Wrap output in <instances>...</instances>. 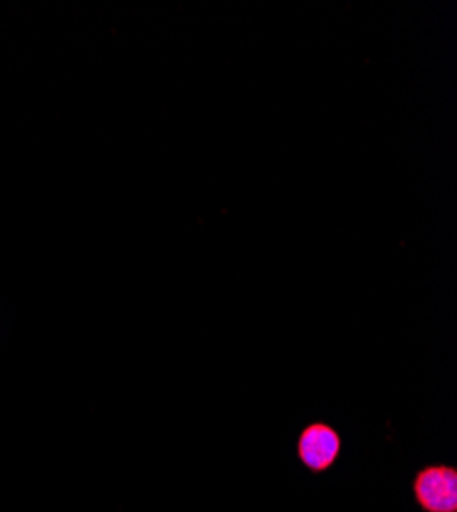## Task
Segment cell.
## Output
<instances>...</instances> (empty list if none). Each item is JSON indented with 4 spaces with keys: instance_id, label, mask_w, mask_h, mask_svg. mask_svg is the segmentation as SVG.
Returning <instances> with one entry per match:
<instances>
[{
    "instance_id": "6da1fadb",
    "label": "cell",
    "mask_w": 457,
    "mask_h": 512,
    "mask_svg": "<svg viewBox=\"0 0 457 512\" xmlns=\"http://www.w3.org/2000/svg\"><path fill=\"white\" fill-rule=\"evenodd\" d=\"M343 437L335 426L324 420H312L296 439V457L312 476H326L332 472L343 455Z\"/></svg>"
},
{
    "instance_id": "7a4b0ae2",
    "label": "cell",
    "mask_w": 457,
    "mask_h": 512,
    "mask_svg": "<svg viewBox=\"0 0 457 512\" xmlns=\"http://www.w3.org/2000/svg\"><path fill=\"white\" fill-rule=\"evenodd\" d=\"M410 492L421 512H457V467L429 463L410 480Z\"/></svg>"
}]
</instances>
